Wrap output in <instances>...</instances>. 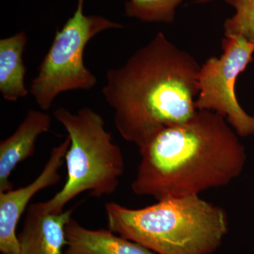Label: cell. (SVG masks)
<instances>
[{
  "mask_svg": "<svg viewBox=\"0 0 254 254\" xmlns=\"http://www.w3.org/2000/svg\"><path fill=\"white\" fill-rule=\"evenodd\" d=\"M200 68L159 32L123 66L108 70L102 94L120 136L140 149L162 130L193 118Z\"/></svg>",
  "mask_w": 254,
  "mask_h": 254,
  "instance_id": "obj_1",
  "label": "cell"
},
{
  "mask_svg": "<svg viewBox=\"0 0 254 254\" xmlns=\"http://www.w3.org/2000/svg\"><path fill=\"white\" fill-rule=\"evenodd\" d=\"M131 190L156 200L200 195L240 177L245 148L225 118L197 110L187 123L159 132L139 149Z\"/></svg>",
  "mask_w": 254,
  "mask_h": 254,
  "instance_id": "obj_2",
  "label": "cell"
},
{
  "mask_svg": "<svg viewBox=\"0 0 254 254\" xmlns=\"http://www.w3.org/2000/svg\"><path fill=\"white\" fill-rule=\"evenodd\" d=\"M105 212L110 231L157 254H212L228 231L225 210L200 195L138 209L109 202Z\"/></svg>",
  "mask_w": 254,
  "mask_h": 254,
  "instance_id": "obj_3",
  "label": "cell"
},
{
  "mask_svg": "<svg viewBox=\"0 0 254 254\" xmlns=\"http://www.w3.org/2000/svg\"><path fill=\"white\" fill-rule=\"evenodd\" d=\"M53 115L70 138L64 159L67 180L53 198L40 203L42 208L48 213H63L65 205L83 192L96 198L115 193L125 171V160L101 115L89 108L73 114L63 107Z\"/></svg>",
  "mask_w": 254,
  "mask_h": 254,
  "instance_id": "obj_4",
  "label": "cell"
},
{
  "mask_svg": "<svg viewBox=\"0 0 254 254\" xmlns=\"http://www.w3.org/2000/svg\"><path fill=\"white\" fill-rule=\"evenodd\" d=\"M84 1L77 0L72 16L55 33L38 74L31 82L30 93L43 111L50 109L61 93L89 91L96 86V76L84 64L85 48L101 32L124 28L104 16L85 14Z\"/></svg>",
  "mask_w": 254,
  "mask_h": 254,
  "instance_id": "obj_5",
  "label": "cell"
},
{
  "mask_svg": "<svg viewBox=\"0 0 254 254\" xmlns=\"http://www.w3.org/2000/svg\"><path fill=\"white\" fill-rule=\"evenodd\" d=\"M221 56L211 57L200 66L197 110L218 114L239 136L254 135V116L242 108L235 93L239 75L254 60V44L241 36H225Z\"/></svg>",
  "mask_w": 254,
  "mask_h": 254,
  "instance_id": "obj_6",
  "label": "cell"
},
{
  "mask_svg": "<svg viewBox=\"0 0 254 254\" xmlns=\"http://www.w3.org/2000/svg\"><path fill=\"white\" fill-rule=\"evenodd\" d=\"M69 137L52 150L49 160L34 181L17 190L0 192V252L1 254H20L16 227L30 200L40 190L57 185L61 176Z\"/></svg>",
  "mask_w": 254,
  "mask_h": 254,
  "instance_id": "obj_7",
  "label": "cell"
},
{
  "mask_svg": "<svg viewBox=\"0 0 254 254\" xmlns=\"http://www.w3.org/2000/svg\"><path fill=\"white\" fill-rule=\"evenodd\" d=\"M73 210L48 213L40 203L30 205L18 237L20 254H63L66 245L65 227Z\"/></svg>",
  "mask_w": 254,
  "mask_h": 254,
  "instance_id": "obj_8",
  "label": "cell"
},
{
  "mask_svg": "<svg viewBox=\"0 0 254 254\" xmlns=\"http://www.w3.org/2000/svg\"><path fill=\"white\" fill-rule=\"evenodd\" d=\"M51 118L40 110H30L16 131L0 143V192L13 190L9 177L18 164L36 150L38 137L49 131Z\"/></svg>",
  "mask_w": 254,
  "mask_h": 254,
  "instance_id": "obj_9",
  "label": "cell"
},
{
  "mask_svg": "<svg viewBox=\"0 0 254 254\" xmlns=\"http://www.w3.org/2000/svg\"><path fill=\"white\" fill-rule=\"evenodd\" d=\"M66 250L64 254H157L110 230H92L71 218L65 227Z\"/></svg>",
  "mask_w": 254,
  "mask_h": 254,
  "instance_id": "obj_10",
  "label": "cell"
},
{
  "mask_svg": "<svg viewBox=\"0 0 254 254\" xmlns=\"http://www.w3.org/2000/svg\"><path fill=\"white\" fill-rule=\"evenodd\" d=\"M28 40L25 31L0 40V93L6 101H18L30 93L25 84L27 69L23 60Z\"/></svg>",
  "mask_w": 254,
  "mask_h": 254,
  "instance_id": "obj_11",
  "label": "cell"
},
{
  "mask_svg": "<svg viewBox=\"0 0 254 254\" xmlns=\"http://www.w3.org/2000/svg\"><path fill=\"white\" fill-rule=\"evenodd\" d=\"M185 0H128L125 5V15L143 23H172L176 9Z\"/></svg>",
  "mask_w": 254,
  "mask_h": 254,
  "instance_id": "obj_12",
  "label": "cell"
},
{
  "mask_svg": "<svg viewBox=\"0 0 254 254\" xmlns=\"http://www.w3.org/2000/svg\"><path fill=\"white\" fill-rule=\"evenodd\" d=\"M235 10L224 22L225 36H241L254 44V0H225Z\"/></svg>",
  "mask_w": 254,
  "mask_h": 254,
  "instance_id": "obj_13",
  "label": "cell"
},
{
  "mask_svg": "<svg viewBox=\"0 0 254 254\" xmlns=\"http://www.w3.org/2000/svg\"><path fill=\"white\" fill-rule=\"evenodd\" d=\"M214 1V0H196L195 2L198 3V4H207V3L211 2V1Z\"/></svg>",
  "mask_w": 254,
  "mask_h": 254,
  "instance_id": "obj_14",
  "label": "cell"
}]
</instances>
